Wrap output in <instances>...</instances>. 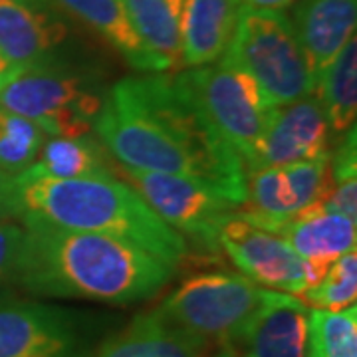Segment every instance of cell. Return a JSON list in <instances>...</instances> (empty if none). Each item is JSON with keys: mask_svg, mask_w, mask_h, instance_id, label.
Here are the masks:
<instances>
[{"mask_svg": "<svg viewBox=\"0 0 357 357\" xmlns=\"http://www.w3.org/2000/svg\"><path fill=\"white\" fill-rule=\"evenodd\" d=\"M218 246L256 286L292 296L316 286L328 274V266L306 262L282 236L230 215L218 230Z\"/></svg>", "mask_w": 357, "mask_h": 357, "instance_id": "cell-10", "label": "cell"}, {"mask_svg": "<svg viewBox=\"0 0 357 357\" xmlns=\"http://www.w3.org/2000/svg\"><path fill=\"white\" fill-rule=\"evenodd\" d=\"M307 316L298 296L266 290L230 347L238 357H307Z\"/></svg>", "mask_w": 357, "mask_h": 357, "instance_id": "cell-14", "label": "cell"}, {"mask_svg": "<svg viewBox=\"0 0 357 357\" xmlns=\"http://www.w3.org/2000/svg\"><path fill=\"white\" fill-rule=\"evenodd\" d=\"M203 178L241 206L246 199V163L208 123L178 74L155 72L115 84Z\"/></svg>", "mask_w": 357, "mask_h": 357, "instance_id": "cell-3", "label": "cell"}, {"mask_svg": "<svg viewBox=\"0 0 357 357\" xmlns=\"http://www.w3.org/2000/svg\"><path fill=\"white\" fill-rule=\"evenodd\" d=\"M300 300L312 310L340 312L354 306L357 300V252L356 248L342 255L316 286L300 294Z\"/></svg>", "mask_w": 357, "mask_h": 357, "instance_id": "cell-25", "label": "cell"}, {"mask_svg": "<svg viewBox=\"0 0 357 357\" xmlns=\"http://www.w3.org/2000/svg\"><path fill=\"white\" fill-rule=\"evenodd\" d=\"M18 217L16 183L13 175L0 171V220H13Z\"/></svg>", "mask_w": 357, "mask_h": 357, "instance_id": "cell-28", "label": "cell"}, {"mask_svg": "<svg viewBox=\"0 0 357 357\" xmlns=\"http://www.w3.org/2000/svg\"><path fill=\"white\" fill-rule=\"evenodd\" d=\"M243 0H187L183 18V68L215 64L230 46Z\"/></svg>", "mask_w": 357, "mask_h": 357, "instance_id": "cell-16", "label": "cell"}, {"mask_svg": "<svg viewBox=\"0 0 357 357\" xmlns=\"http://www.w3.org/2000/svg\"><path fill=\"white\" fill-rule=\"evenodd\" d=\"M128 185L143 197L169 227L191 236L206 252H217L220 225L236 213V204L203 178L117 167Z\"/></svg>", "mask_w": 357, "mask_h": 357, "instance_id": "cell-8", "label": "cell"}, {"mask_svg": "<svg viewBox=\"0 0 357 357\" xmlns=\"http://www.w3.org/2000/svg\"><path fill=\"white\" fill-rule=\"evenodd\" d=\"M56 4L66 16L105 40L131 68L147 74L163 72L159 60L135 34L121 0H56Z\"/></svg>", "mask_w": 357, "mask_h": 357, "instance_id": "cell-19", "label": "cell"}, {"mask_svg": "<svg viewBox=\"0 0 357 357\" xmlns=\"http://www.w3.org/2000/svg\"><path fill=\"white\" fill-rule=\"evenodd\" d=\"M274 234L282 236L306 262L330 268L333 260L356 248L357 225L356 218L314 204Z\"/></svg>", "mask_w": 357, "mask_h": 357, "instance_id": "cell-18", "label": "cell"}, {"mask_svg": "<svg viewBox=\"0 0 357 357\" xmlns=\"http://www.w3.org/2000/svg\"><path fill=\"white\" fill-rule=\"evenodd\" d=\"M18 220L121 238L177 268L189 256L187 238L169 227L131 185L115 177H14Z\"/></svg>", "mask_w": 357, "mask_h": 357, "instance_id": "cell-2", "label": "cell"}, {"mask_svg": "<svg viewBox=\"0 0 357 357\" xmlns=\"http://www.w3.org/2000/svg\"><path fill=\"white\" fill-rule=\"evenodd\" d=\"M26 230L20 222L0 220V298L16 288V274L24 246Z\"/></svg>", "mask_w": 357, "mask_h": 357, "instance_id": "cell-26", "label": "cell"}, {"mask_svg": "<svg viewBox=\"0 0 357 357\" xmlns=\"http://www.w3.org/2000/svg\"><path fill=\"white\" fill-rule=\"evenodd\" d=\"M46 137L38 126L0 105V171L20 175L36 161Z\"/></svg>", "mask_w": 357, "mask_h": 357, "instance_id": "cell-24", "label": "cell"}, {"mask_svg": "<svg viewBox=\"0 0 357 357\" xmlns=\"http://www.w3.org/2000/svg\"><path fill=\"white\" fill-rule=\"evenodd\" d=\"M105 93L88 72L56 58L18 68L0 88V105L26 117L48 137H79L93 133Z\"/></svg>", "mask_w": 357, "mask_h": 357, "instance_id": "cell-4", "label": "cell"}, {"mask_svg": "<svg viewBox=\"0 0 357 357\" xmlns=\"http://www.w3.org/2000/svg\"><path fill=\"white\" fill-rule=\"evenodd\" d=\"M316 96L326 112L333 135L356 128L357 114V40L345 44L318 76Z\"/></svg>", "mask_w": 357, "mask_h": 357, "instance_id": "cell-22", "label": "cell"}, {"mask_svg": "<svg viewBox=\"0 0 357 357\" xmlns=\"http://www.w3.org/2000/svg\"><path fill=\"white\" fill-rule=\"evenodd\" d=\"M307 357H357V307L310 310Z\"/></svg>", "mask_w": 357, "mask_h": 357, "instance_id": "cell-23", "label": "cell"}, {"mask_svg": "<svg viewBox=\"0 0 357 357\" xmlns=\"http://www.w3.org/2000/svg\"><path fill=\"white\" fill-rule=\"evenodd\" d=\"M208 357H238V354L232 347H218L217 351H213Z\"/></svg>", "mask_w": 357, "mask_h": 357, "instance_id": "cell-31", "label": "cell"}, {"mask_svg": "<svg viewBox=\"0 0 357 357\" xmlns=\"http://www.w3.org/2000/svg\"><path fill=\"white\" fill-rule=\"evenodd\" d=\"M86 332L77 312L38 300L0 298V357H82Z\"/></svg>", "mask_w": 357, "mask_h": 357, "instance_id": "cell-11", "label": "cell"}, {"mask_svg": "<svg viewBox=\"0 0 357 357\" xmlns=\"http://www.w3.org/2000/svg\"><path fill=\"white\" fill-rule=\"evenodd\" d=\"M218 347L167 324L155 312L131 319L126 330L112 335L98 357H208Z\"/></svg>", "mask_w": 357, "mask_h": 357, "instance_id": "cell-17", "label": "cell"}, {"mask_svg": "<svg viewBox=\"0 0 357 357\" xmlns=\"http://www.w3.org/2000/svg\"><path fill=\"white\" fill-rule=\"evenodd\" d=\"M335 185L332 155L284 167H260L246 173V199L236 215L276 232L314 204H321Z\"/></svg>", "mask_w": 357, "mask_h": 357, "instance_id": "cell-9", "label": "cell"}, {"mask_svg": "<svg viewBox=\"0 0 357 357\" xmlns=\"http://www.w3.org/2000/svg\"><path fill=\"white\" fill-rule=\"evenodd\" d=\"M114 171L117 169H109L105 147L91 133H88L79 137H46L36 161L16 177H114Z\"/></svg>", "mask_w": 357, "mask_h": 357, "instance_id": "cell-21", "label": "cell"}, {"mask_svg": "<svg viewBox=\"0 0 357 357\" xmlns=\"http://www.w3.org/2000/svg\"><path fill=\"white\" fill-rule=\"evenodd\" d=\"M333 131L318 96L278 107L246 169L284 167L332 155Z\"/></svg>", "mask_w": 357, "mask_h": 357, "instance_id": "cell-12", "label": "cell"}, {"mask_svg": "<svg viewBox=\"0 0 357 357\" xmlns=\"http://www.w3.org/2000/svg\"><path fill=\"white\" fill-rule=\"evenodd\" d=\"M220 60L255 77L276 107L316 93V76L284 13L243 6L236 32Z\"/></svg>", "mask_w": 357, "mask_h": 357, "instance_id": "cell-5", "label": "cell"}, {"mask_svg": "<svg viewBox=\"0 0 357 357\" xmlns=\"http://www.w3.org/2000/svg\"><path fill=\"white\" fill-rule=\"evenodd\" d=\"M68 34V16L56 0H0V54L14 68L60 58Z\"/></svg>", "mask_w": 357, "mask_h": 357, "instance_id": "cell-13", "label": "cell"}, {"mask_svg": "<svg viewBox=\"0 0 357 357\" xmlns=\"http://www.w3.org/2000/svg\"><path fill=\"white\" fill-rule=\"evenodd\" d=\"M178 77L208 123L248 165L278 109L258 82L225 60L187 68Z\"/></svg>", "mask_w": 357, "mask_h": 357, "instance_id": "cell-7", "label": "cell"}, {"mask_svg": "<svg viewBox=\"0 0 357 357\" xmlns=\"http://www.w3.org/2000/svg\"><path fill=\"white\" fill-rule=\"evenodd\" d=\"M135 34L163 68L183 70V18L187 0H121Z\"/></svg>", "mask_w": 357, "mask_h": 357, "instance_id": "cell-20", "label": "cell"}, {"mask_svg": "<svg viewBox=\"0 0 357 357\" xmlns=\"http://www.w3.org/2000/svg\"><path fill=\"white\" fill-rule=\"evenodd\" d=\"M319 206L357 220V177L335 181L332 192Z\"/></svg>", "mask_w": 357, "mask_h": 357, "instance_id": "cell-27", "label": "cell"}, {"mask_svg": "<svg viewBox=\"0 0 357 357\" xmlns=\"http://www.w3.org/2000/svg\"><path fill=\"white\" fill-rule=\"evenodd\" d=\"M292 26L318 84L319 72L356 36L357 0H302Z\"/></svg>", "mask_w": 357, "mask_h": 357, "instance_id": "cell-15", "label": "cell"}, {"mask_svg": "<svg viewBox=\"0 0 357 357\" xmlns=\"http://www.w3.org/2000/svg\"><path fill=\"white\" fill-rule=\"evenodd\" d=\"M24 246L16 288L40 298L129 306L159 294L175 266L121 238L20 218Z\"/></svg>", "mask_w": 357, "mask_h": 357, "instance_id": "cell-1", "label": "cell"}, {"mask_svg": "<svg viewBox=\"0 0 357 357\" xmlns=\"http://www.w3.org/2000/svg\"><path fill=\"white\" fill-rule=\"evenodd\" d=\"M266 288L236 272H201L178 284L153 312L167 324L215 347H230Z\"/></svg>", "mask_w": 357, "mask_h": 357, "instance_id": "cell-6", "label": "cell"}, {"mask_svg": "<svg viewBox=\"0 0 357 357\" xmlns=\"http://www.w3.org/2000/svg\"><path fill=\"white\" fill-rule=\"evenodd\" d=\"M292 2L294 0H243V6L250 8V10H276V13H282Z\"/></svg>", "mask_w": 357, "mask_h": 357, "instance_id": "cell-29", "label": "cell"}, {"mask_svg": "<svg viewBox=\"0 0 357 357\" xmlns=\"http://www.w3.org/2000/svg\"><path fill=\"white\" fill-rule=\"evenodd\" d=\"M16 70H18V68H14V66L10 64L2 54H0V88H2V86H4V84L14 76V72H16Z\"/></svg>", "mask_w": 357, "mask_h": 357, "instance_id": "cell-30", "label": "cell"}]
</instances>
